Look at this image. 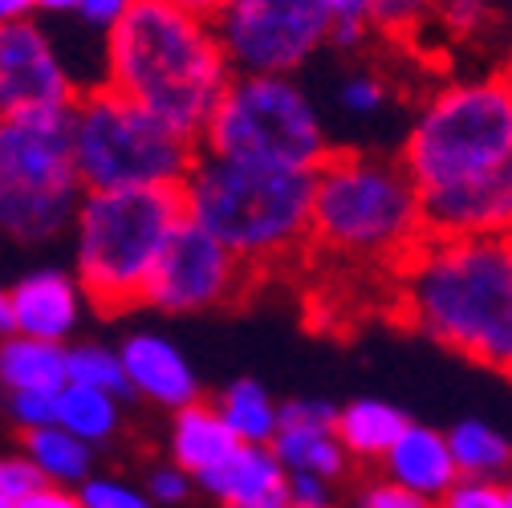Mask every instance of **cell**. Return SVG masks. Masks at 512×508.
I'll use <instances>...</instances> for the list:
<instances>
[{"instance_id": "6da1fadb", "label": "cell", "mask_w": 512, "mask_h": 508, "mask_svg": "<svg viewBox=\"0 0 512 508\" xmlns=\"http://www.w3.org/2000/svg\"><path fill=\"white\" fill-rule=\"evenodd\" d=\"M228 82L232 70L212 21L167 0H135L106 33V90L135 102L187 143H200Z\"/></svg>"}, {"instance_id": "7a4b0ae2", "label": "cell", "mask_w": 512, "mask_h": 508, "mask_svg": "<svg viewBox=\"0 0 512 508\" xmlns=\"http://www.w3.org/2000/svg\"><path fill=\"white\" fill-rule=\"evenodd\" d=\"M403 269L411 326L488 370L512 366V248L508 236H423Z\"/></svg>"}, {"instance_id": "3957f363", "label": "cell", "mask_w": 512, "mask_h": 508, "mask_svg": "<svg viewBox=\"0 0 512 508\" xmlns=\"http://www.w3.org/2000/svg\"><path fill=\"white\" fill-rule=\"evenodd\" d=\"M179 196L183 216L224 244L244 269L289 261L309 240L313 171L228 163L196 151Z\"/></svg>"}, {"instance_id": "277c9868", "label": "cell", "mask_w": 512, "mask_h": 508, "mask_svg": "<svg viewBox=\"0 0 512 508\" xmlns=\"http://www.w3.org/2000/svg\"><path fill=\"white\" fill-rule=\"evenodd\" d=\"M309 240L346 261H403L423 240L415 183L399 163L330 151L313 171Z\"/></svg>"}, {"instance_id": "5b68a950", "label": "cell", "mask_w": 512, "mask_h": 508, "mask_svg": "<svg viewBox=\"0 0 512 508\" xmlns=\"http://www.w3.org/2000/svg\"><path fill=\"white\" fill-rule=\"evenodd\" d=\"M179 220H183L179 187L86 192L74 212L78 281L86 297L106 313L143 301V289Z\"/></svg>"}, {"instance_id": "8992f818", "label": "cell", "mask_w": 512, "mask_h": 508, "mask_svg": "<svg viewBox=\"0 0 512 508\" xmlns=\"http://www.w3.org/2000/svg\"><path fill=\"white\" fill-rule=\"evenodd\" d=\"M415 192L512 175V90L504 74L443 86L415 118L403 163Z\"/></svg>"}, {"instance_id": "52a82bcc", "label": "cell", "mask_w": 512, "mask_h": 508, "mask_svg": "<svg viewBox=\"0 0 512 508\" xmlns=\"http://www.w3.org/2000/svg\"><path fill=\"white\" fill-rule=\"evenodd\" d=\"M78 200L74 106L0 122V228L21 244H45L74 224Z\"/></svg>"}, {"instance_id": "ba28073f", "label": "cell", "mask_w": 512, "mask_h": 508, "mask_svg": "<svg viewBox=\"0 0 512 508\" xmlns=\"http://www.w3.org/2000/svg\"><path fill=\"white\" fill-rule=\"evenodd\" d=\"M196 151V143L106 86L74 102V171L82 192L179 187Z\"/></svg>"}, {"instance_id": "9c48e42d", "label": "cell", "mask_w": 512, "mask_h": 508, "mask_svg": "<svg viewBox=\"0 0 512 508\" xmlns=\"http://www.w3.org/2000/svg\"><path fill=\"white\" fill-rule=\"evenodd\" d=\"M196 147L212 159L281 171H317V163L330 155L326 126L297 82L236 74Z\"/></svg>"}, {"instance_id": "30bf717a", "label": "cell", "mask_w": 512, "mask_h": 508, "mask_svg": "<svg viewBox=\"0 0 512 508\" xmlns=\"http://www.w3.org/2000/svg\"><path fill=\"white\" fill-rule=\"evenodd\" d=\"M330 0H224L212 33L236 78H289L330 41Z\"/></svg>"}, {"instance_id": "8fae6325", "label": "cell", "mask_w": 512, "mask_h": 508, "mask_svg": "<svg viewBox=\"0 0 512 508\" xmlns=\"http://www.w3.org/2000/svg\"><path fill=\"white\" fill-rule=\"evenodd\" d=\"M244 277H248V269L232 252L183 216L163 248L147 289H143V301H151L167 313H196V309L232 301L240 293Z\"/></svg>"}, {"instance_id": "7c38bea8", "label": "cell", "mask_w": 512, "mask_h": 508, "mask_svg": "<svg viewBox=\"0 0 512 508\" xmlns=\"http://www.w3.org/2000/svg\"><path fill=\"white\" fill-rule=\"evenodd\" d=\"M78 90L49 33L33 21L0 25V122L74 106Z\"/></svg>"}, {"instance_id": "4fadbf2b", "label": "cell", "mask_w": 512, "mask_h": 508, "mask_svg": "<svg viewBox=\"0 0 512 508\" xmlns=\"http://www.w3.org/2000/svg\"><path fill=\"white\" fill-rule=\"evenodd\" d=\"M122 374H126V387L147 395L159 407L183 411L191 403H200V378L196 370L187 366V358L159 334H135L126 338L122 354Z\"/></svg>"}, {"instance_id": "5bb4252c", "label": "cell", "mask_w": 512, "mask_h": 508, "mask_svg": "<svg viewBox=\"0 0 512 508\" xmlns=\"http://www.w3.org/2000/svg\"><path fill=\"white\" fill-rule=\"evenodd\" d=\"M9 305H13L17 338H37V342L61 346L74 334V326H78L82 289L66 273L37 269V273L17 281V289L9 293Z\"/></svg>"}, {"instance_id": "9a60e30c", "label": "cell", "mask_w": 512, "mask_h": 508, "mask_svg": "<svg viewBox=\"0 0 512 508\" xmlns=\"http://www.w3.org/2000/svg\"><path fill=\"white\" fill-rule=\"evenodd\" d=\"M200 484L224 504V508H285V468L273 460L269 448H240L200 476Z\"/></svg>"}, {"instance_id": "2e32d148", "label": "cell", "mask_w": 512, "mask_h": 508, "mask_svg": "<svg viewBox=\"0 0 512 508\" xmlns=\"http://www.w3.org/2000/svg\"><path fill=\"white\" fill-rule=\"evenodd\" d=\"M382 464H387V480H395V484H403L427 500H439L460 480L452 452H447V439L431 427H419V423L403 427V435L387 448Z\"/></svg>"}, {"instance_id": "e0dca14e", "label": "cell", "mask_w": 512, "mask_h": 508, "mask_svg": "<svg viewBox=\"0 0 512 508\" xmlns=\"http://www.w3.org/2000/svg\"><path fill=\"white\" fill-rule=\"evenodd\" d=\"M240 448L236 435L224 427V419L216 415L212 403H191L183 411H175V427H171V456L179 472H212L216 464H224L232 452Z\"/></svg>"}, {"instance_id": "ac0fdd59", "label": "cell", "mask_w": 512, "mask_h": 508, "mask_svg": "<svg viewBox=\"0 0 512 508\" xmlns=\"http://www.w3.org/2000/svg\"><path fill=\"white\" fill-rule=\"evenodd\" d=\"M0 383L13 395L37 391L57 395L66 387V346L37 342V338H5L0 342Z\"/></svg>"}, {"instance_id": "d6986e66", "label": "cell", "mask_w": 512, "mask_h": 508, "mask_svg": "<svg viewBox=\"0 0 512 508\" xmlns=\"http://www.w3.org/2000/svg\"><path fill=\"white\" fill-rule=\"evenodd\" d=\"M407 415L382 399H358L334 415V439L342 443L346 456L362 460H382L387 448L403 435Z\"/></svg>"}, {"instance_id": "ffe728a7", "label": "cell", "mask_w": 512, "mask_h": 508, "mask_svg": "<svg viewBox=\"0 0 512 508\" xmlns=\"http://www.w3.org/2000/svg\"><path fill=\"white\" fill-rule=\"evenodd\" d=\"M269 452L293 476L334 480L346 472V452L334 439V427H277Z\"/></svg>"}, {"instance_id": "44dd1931", "label": "cell", "mask_w": 512, "mask_h": 508, "mask_svg": "<svg viewBox=\"0 0 512 508\" xmlns=\"http://www.w3.org/2000/svg\"><path fill=\"white\" fill-rule=\"evenodd\" d=\"M53 427L70 431L82 443H102L118 431V399L94 387L66 383L53 395Z\"/></svg>"}, {"instance_id": "7402d4cb", "label": "cell", "mask_w": 512, "mask_h": 508, "mask_svg": "<svg viewBox=\"0 0 512 508\" xmlns=\"http://www.w3.org/2000/svg\"><path fill=\"white\" fill-rule=\"evenodd\" d=\"M216 415L224 419V427L236 435V443H252V448H269L277 435V403L269 399V391L252 378H240L232 383L220 403Z\"/></svg>"}, {"instance_id": "603a6c76", "label": "cell", "mask_w": 512, "mask_h": 508, "mask_svg": "<svg viewBox=\"0 0 512 508\" xmlns=\"http://www.w3.org/2000/svg\"><path fill=\"white\" fill-rule=\"evenodd\" d=\"M25 460L37 468L45 484H82L90 476V443L74 439L61 427H37L25 435Z\"/></svg>"}, {"instance_id": "cb8c5ba5", "label": "cell", "mask_w": 512, "mask_h": 508, "mask_svg": "<svg viewBox=\"0 0 512 508\" xmlns=\"http://www.w3.org/2000/svg\"><path fill=\"white\" fill-rule=\"evenodd\" d=\"M443 439H447V452H452V464H456L460 480H500L504 476L508 439L496 427H488L480 419H464Z\"/></svg>"}, {"instance_id": "d4e9b609", "label": "cell", "mask_w": 512, "mask_h": 508, "mask_svg": "<svg viewBox=\"0 0 512 508\" xmlns=\"http://www.w3.org/2000/svg\"><path fill=\"white\" fill-rule=\"evenodd\" d=\"M334 21H354L378 33H411L435 9V0H330Z\"/></svg>"}, {"instance_id": "484cf974", "label": "cell", "mask_w": 512, "mask_h": 508, "mask_svg": "<svg viewBox=\"0 0 512 508\" xmlns=\"http://www.w3.org/2000/svg\"><path fill=\"white\" fill-rule=\"evenodd\" d=\"M66 383L94 387V391H106L114 399H122L126 391H131L126 387L118 354H110L106 346H74V350H66Z\"/></svg>"}, {"instance_id": "4316f807", "label": "cell", "mask_w": 512, "mask_h": 508, "mask_svg": "<svg viewBox=\"0 0 512 508\" xmlns=\"http://www.w3.org/2000/svg\"><path fill=\"white\" fill-rule=\"evenodd\" d=\"M435 508H512V492L504 480H456Z\"/></svg>"}, {"instance_id": "83f0119b", "label": "cell", "mask_w": 512, "mask_h": 508, "mask_svg": "<svg viewBox=\"0 0 512 508\" xmlns=\"http://www.w3.org/2000/svg\"><path fill=\"white\" fill-rule=\"evenodd\" d=\"M82 508H151V500L143 492H135L131 484H122V480H94L86 476L82 480V492H74Z\"/></svg>"}, {"instance_id": "f1b7e54d", "label": "cell", "mask_w": 512, "mask_h": 508, "mask_svg": "<svg viewBox=\"0 0 512 508\" xmlns=\"http://www.w3.org/2000/svg\"><path fill=\"white\" fill-rule=\"evenodd\" d=\"M45 480L25 456H5L0 460V508H17L29 492H37Z\"/></svg>"}, {"instance_id": "f546056e", "label": "cell", "mask_w": 512, "mask_h": 508, "mask_svg": "<svg viewBox=\"0 0 512 508\" xmlns=\"http://www.w3.org/2000/svg\"><path fill=\"white\" fill-rule=\"evenodd\" d=\"M452 33H480L496 17V0H435Z\"/></svg>"}, {"instance_id": "4dcf8cb0", "label": "cell", "mask_w": 512, "mask_h": 508, "mask_svg": "<svg viewBox=\"0 0 512 508\" xmlns=\"http://www.w3.org/2000/svg\"><path fill=\"white\" fill-rule=\"evenodd\" d=\"M338 102H342L346 114H362L366 118V114H378L382 110V102H387V90H382V82L370 78V74H354V78L342 82Z\"/></svg>"}, {"instance_id": "1f68e13d", "label": "cell", "mask_w": 512, "mask_h": 508, "mask_svg": "<svg viewBox=\"0 0 512 508\" xmlns=\"http://www.w3.org/2000/svg\"><path fill=\"white\" fill-rule=\"evenodd\" d=\"M285 508H334L330 480H322V476H285Z\"/></svg>"}, {"instance_id": "d6a6232c", "label": "cell", "mask_w": 512, "mask_h": 508, "mask_svg": "<svg viewBox=\"0 0 512 508\" xmlns=\"http://www.w3.org/2000/svg\"><path fill=\"white\" fill-rule=\"evenodd\" d=\"M362 508H435V500H427L395 480H378L362 492Z\"/></svg>"}, {"instance_id": "836d02e7", "label": "cell", "mask_w": 512, "mask_h": 508, "mask_svg": "<svg viewBox=\"0 0 512 508\" xmlns=\"http://www.w3.org/2000/svg\"><path fill=\"white\" fill-rule=\"evenodd\" d=\"M334 407L322 399H297L277 407V427H334Z\"/></svg>"}, {"instance_id": "e575fe53", "label": "cell", "mask_w": 512, "mask_h": 508, "mask_svg": "<svg viewBox=\"0 0 512 508\" xmlns=\"http://www.w3.org/2000/svg\"><path fill=\"white\" fill-rule=\"evenodd\" d=\"M9 411H13V419H17L25 431H37V427H53V395H37V391L13 395Z\"/></svg>"}, {"instance_id": "d590c367", "label": "cell", "mask_w": 512, "mask_h": 508, "mask_svg": "<svg viewBox=\"0 0 512 508\" xmlns=\"http://www.w3.org/2000/svg\"><path fill=\"white\" fill-rule=\"evenodd\" d=\"M135 0H78V17H82V25L86 29H114L122 17H126V9H131Z\"/></svg>"}, {"instance_id": "8d00e7d4", "label": "cell", "mask_w": 512, "mask_h": 508, "mask_svg": "<svg viewBox=\"0 0 512 508\" xmlns=\"http://www.w3.org/2000/svg\"><path fill=\"white\" fill-rule=\"evenodd\" d=\"M191 492V476L179 472V468H159L151 472V500H163V504H183Z\"/></svg>"}, {"instance_id": "74e56055", "label": "cell", "mask_w": 512, "mask_h": 508, "mask_svg": "<svg viewBox=\"0 0 512 508\" xmlns=\"http://www.w3.org/2000/svg\"><path fill=\"white\" fill-rule=\"evenodd\" d=\"M17 508H82L78 496L70 488H57V484H41L37 492H29Z\"/></svg>"}, {"instance_id": "f35d334b", "label": "cell", "mask_w": 512, "mask_h": 508, "mask_svg": "<svg viewBox=\"0 0 512 508\" xmlns=\"http://www.w3.org/2000/svg\"><path fill=\"white\" fill-rule=\"evenodd\" d=\"M167 5L191 13V17H200V21H212L220 9H224V0H167Z\"/></svg>"}, {"instance_id": "ab89813d", "label": "cell", "mask_w": 512, "mask_h": 508, "mask_svg": "<svg viewBox=\"0 0 512 508\" xmlns=\"http://www.w3.org/2000/svg\"><path fill=\"white\" fill-rule=\"evenodd\" d=\"M362 25H354V21H334V29H330V41L334 45H342V49H350V45H358L362 41Z\"/></svg>"}, {"instance_id": "60d3db41", "label": "cell", "mask_w": 512, "mask_h": 508, "mask_svg": "<svg viewBox=\"0 0 512 508\" xmlns=\"http://www.w3.org/2000/svg\"><path fill=\"white\" fill-rule=\"evenodd\" d=\"M29 13H33V0H0V25L29 21Z\"/></svg>"}, {"instance_id": "b9f144b4", "label": "cell", "mask_w": 512, "mask_h": 508, "mask_svg": "<svg viewBox=\"0 0 512 508\" xmlns=\"http://www.w3.org/2000/svg\"><path fill=\"white\" fill-rule=\"evenodd\" d=\"M17 326H13V305H9V293H0V342L13 338Z\"/></svg>"}, {"instance_id": "7bdbcfd3", "label": "cell", "mask_w": 512, "mask_h": 508, "mask_svg": "<svg viewBox=\"0 0 512 508\" xmlns=\"http://www.w3.org/2000/svg\"><path fill=\"white\" fill-rule=\"evenodd\" d=\"M33 9H45V13H78V0H33Z\"/></svg>"}]
</instances>
